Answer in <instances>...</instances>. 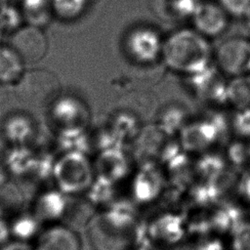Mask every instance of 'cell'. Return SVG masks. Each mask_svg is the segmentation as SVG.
<instances>
[{
	"instance_id": "1",
	"label": "cell",
	"mask_w": 250,
	"mask_h": 250,
	"mask_svg": "<svg viewBox=\"0 0 250 250\" xmlns=\"http://www.w3.org/2000/svg\"><path fill=\"white\" fill-rule=\"evenodd\" d=\"M161 59L169 69L188 77L214 63V51L209 38L193 27L180 28L164 37Z\"/></svg>"
},
{
	"instance_id": "2",
	"label": "cell",
	"mask_w": 250,
	"mask_h": 250,
	"mask_svg": "<svg viewBox=\"0 0 250 250\" xmlns=\"http://www.w3.org/2000/svg\"><path fill=\"white\" fill-rule=\"evenodd\" d=\"M61 85L57 76L45 69L29 70L21 75L17 85V95L25 104L44 108L59 97Z\"/></svg>"
},
{
	"instance_id": "3",
	"label": "cell",
	"mask_w": 250,
	"mask_h": 250,
	"mask_svg": "<svg viewBox=\"0 0 250 250\" xmlns=\"http://www.w3.org/2000/svg\"><path fill=\"white\" fill-rule=\"evenodd\" d=\"M164 37L153 26L137 25L126 33L124 49L129 59L138 64H151L161 59Z\"/></svg>"
},
{
	"instance_id": "4",
	"label": "cell",
	"mask_w": 250,
	"mask_h": 250,
	"mask_svg": "<svg viewBox=\"0 0 250 250\" xmlns=\"http://www.w3.org/2000/svg\"><path fill=\"white\" fill-rule=\"evenodd\" d=\"M213 62L222 74L229 77L250 74V40L242 36L224 40L214 51Z\"/></svg>"
},
{
	"instance_id": "5",
	"label": "cell",
	"mask_w": 250,
	"mask_h": 250,
	"mask_svg": "<svg viewBox=\"0 0 250 250\" xmlns=\"http://www.w3.org/2000/svg\"><path fill=\"white\" fill-rule=\"evenodd\" d=\"M229 17L217 1H200L190 20L192 27L210 39L227 31Z\"/></svg>"
},
{
	"instance_id": "6",
	"label": "cell",
	"mask_w": 250,
	"mask_h": 250,
	"mask_svg": "<svg viewBox=\"0 0 250 250\" xmlns=\"http://www.w3.org/2000/svg\"><path fill=\"white\" fill-rule=\"evenodd\" d=\"M187 233V224L183 216L164 213L151 220L147 227L150 239L158 244L172 246L179 243Z\"/></svg>"
},
{
	"instance_id": "7",
	"label": "cell",
	"mask_w": 250,
	"mask_h": 250,
	"mask_svg": "<svg viewBox=\"0 0 250 250\" xmlns=\"http://www.w3.org/2000/svg\"><path fill=\"white\" fill-rule=\"evenodd\" d=\"M164 176L153 164H146L134 176L131 191L134 202L146 204L155 200L164 187Z\"/></svg>"
},
{
	"instance_id": "8",
	"label": "cell",
	"mask_w": 250,
	"mask_h": 250,
	"mask_svg": "<svg viewBox=\"0 0 250 250\" xmlns=\"http://www.w3.org/2000/svg\"><path fill=\"white\" fill-rule=\"evenodd\" d=\"M220 128L213 118L199 120L184 126L181 130V146L188 152H201L219 138Z\"/></svg>"
},
{
	"instance_id": "9",
	"label": "cell",
	"mask_w": 250,
	"mask_h": 250,
	"mask_svg": "<svg viewBox=\"0 0 250 250\" xmlns=\"http://www.w3.org/2000/svg\"><path fill=\"white\" fill-rule=\"evenodd\" d=\"M11 47L23 62H35L45 56L47 40L40 29L34 26H26L19 29L13 35Z\"/></svg>"
},
{
	"instance_id": "10",
	"label": "cell",
	"mask_w": 250,
	"mask_h": 250,
	"mask_svg": "<svg viewBox=\"0 0 250 250\" xmlns=\"http://www.w3.org/2000/svg\"><path fill=\"white\" fill-rule=\"evenodd\" d=\"M37 250H79V242L72 231L66 228L56 227L42 234Z\"/></svg>"
},
{
	"instance_id": "11",
	"label": "cell",
	"mask_w": 250,
	"mask_h": 250,
	"mask_svg": "<svg viewBox=\"0 0 250 250\" xmlns=\"http://www.w3.org/2000/svg\"><path fill=\"white\" fill-rule=\"evenodd\" d=\"M22 60L10 46L0 47V82L19 81L22 73Z\"/></svg>"
},
{
	"instance_id": "12",
	"label": "cell",
	"mask_w": 250,
	"mask_h": 250,
	"mask_svg": "<svg viewBox=\"0 0 250 250\" xmlns=\"http://www.w3.org/2000/svg\"><path fill=\"white\" fill-rule=\"evenodd\" d=\"M227 102L237 110L250 106V74L231 77L228 82Z\"/></svg>"
},
{
	"instance_id": "13",
	"label": "cell",
	"mask_w": 250,
	"mask_h": 250,
	"mask_svg": "<svg viewBox=\"0 0 250 250\" xmlns=\"http://www.w3.org/2000/svg\"><path fill=\"white\" fill-rule=\"evenodd\" d=\"M103 178L111 182L122 179L128 170V162L125 155L118 150L107 152L100 162Z\"/></svg>"
},
{
	"instance_id": "14",
	"label": "cell",
	"mask_w": 250,
	"mask_h": 250,
	"mask_svg": "<svg viewBox=\"0 0 250 250\" xmlns=\"http://www.w3.org/2000/svg\"><path fill=\"white\" fill-rule=\"evenodd\" d=\"M201 0H157L158 12L168 19H190Z\"/></svg>"
},
{
	"instance_id": "15",
	"label": "cell",
	"mask_w": 250,
	"mask_h": 250,
	"mask_svg": "<svg viewBox=\"0 0 250 250\" xmlns=\"http://www.w3.org/2000/svg\"><path fill=\"white\" fill-rule=\"evenodd\" d=\"M106 223L117 229H126L135 221L136 211L133 204L127 200H121L115 203L106 213Z\"/></svg>"
},
{
	"instance_id": "16",
	"label": "cell",
	"mask_w": 250,
	"mask_h": 250,
	"mask_svg": "<svg viewBox=\"0 0 250 250\" xmlns=\"http://www.w3.org/2000/svg\"><path fill=\"white\" fill-rule=\"evenodd\" d=\"M212 217L211 226L222 232L230 231L232 233L243 223L240 212L233 206L220 208Z\"/></svg>"
},
{
	"instance_id": "17",
	"label": "cell",
	"mask_w": 250,
	"mask_h": 250,
	"mask_svg": "<svg viewBox=\"0 0 250 250\" xmlns=\"http://www.w3.org/2000/svg\"><path fill=\"white\" fill-rule=\"evenodd\" d=\"M225 167L224 160L216 154H204L196 164L197 173L208 181L221 174Z\"/></svg>"
},
{
	"instance_id": "18",
	"label": "cell",
	"mask_w": 250,
	"mask_h": 250,
	"mask_svg": "<svg viewBox=\"0 0 250 250\" xmlns=\"http://www.w3.org/2000/svg\"><path fill=\"white\" fill-rule=\"evenodd\" d=\"M224 10L234 18H244L250 15V0H217Z\"/></svg>"
},
{
	"instance_id": "19",
	"label": "cell",
	"mask_w": 250,
	"mask_h": 250,
	"mask_svg": "<svg viewBox=\"0 0 250 250\" xmlns=\"http://www.w3.org/2000/svg\"><path fill=\"white\" fill-rule=\"evenodd\" d=\"M231 250H250V223H242L231 237Z\"/></svg>"
},
{
	"instance_id": "20",
	"label": "cell",
	"mask_w": 250,
	"mask_h": 250,
	"mask_svg": "<svg viewBox=\"0 0 250 250\" xmlns=\"http://www.w3.org/2000/svg\"><path fill=\"white\" fill-rule=\"evenodd\" d=\"M232 125L237 135L242 138H250V106L238 109Z\"/></svg>"
},
{
	"instance_id": "21",
	"label": "cell",
	"mask_w": 250,
	"mask_h": 250,
	"mask_svg": "<svg viewBox=\"0 0 250 250\" xmlns=\"http://www.w3.org/2000/svg\"><path fill=\"white\" fill-rule=\"evenodd\" d=\"M213 186L212 181H208V183H204L199 185V187H196L192 192L196 202L207 204L212 202V200H215L219 193L217 188Z\"/></svg>"
},
{
	"instance_id": "22",
	"label": "cell",
	"mask_w": 250,
	"mask_h": 250,
	"mask_svg": "<svg viewBox=\"0 0 250 250\" xmlns=\"http://www.w3.org/2000/svg\"><path fill=\"white\" fill-rule=\"evenodd\" d=\"M193 250H226V247L220 238L206 237L201 239Z\"/></svg>"
},
{
	"instance_id": "23",
	"label": "cell",
	"mask_w": 250,
	"mask_h": 250,
	"mask_svg": "<svg viewBox=\"0 0 250 250\" xmlns=\"http://www.w3.org/2000/svg\"><path fill=\"white\" fill-rule=\"evenodd\" d=\"M136 250H147V249H146V248H144V247H140V248H137Z\"/></svg>"
}]
</instances>
